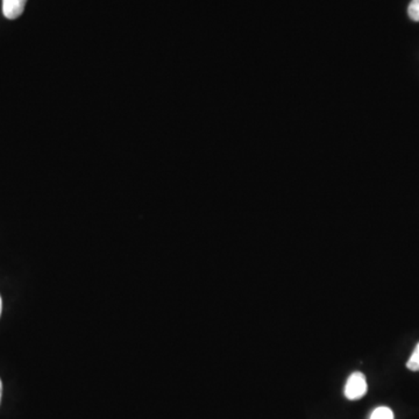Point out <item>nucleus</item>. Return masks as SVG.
I'll use <instances>...</instances> for the list:
<instances>
[{
	"instance_id": "1",
	"label": "nucleus",
	"mask_w": 419,
	"mask_h": 419,
	"mask_svg": "<svg viewBox=\"0 0 419 419\" xmlns=\"http://www.w3.org/2000/svg\"><path fill=\"white\" fill-rule=\"evenodd\" d=\"M367 380L365 375L360 372L353 373L347 380L346 387H345V396L349 400H360L367 394Z\"/></svg>"
},
{
	"instance_id": "2",
	"label": "nucleus",
	"mask_w": 419,
	"mask_h": 419,
	"mask_svg": "<svg viewBox=\"0 0 419 419\" xmlns=\"http://www.w3.org/2000/svg\"><path fill=\"white\" fill-rule=\"evenodd\" d=\"M27 0H3V13L7 19H18L25 11Z\"/></svg>"
},
{
	"instance_id": "3",
	"label": "nucleus",
	"mask_w": 419,
	"mask_h": 419,
	"mask_svg": "<svg viewBox=\"0 0 419 419\" xmlns=\"http://www.w3.org/2000/svg\"><path fill=\"white\" fill-rule=\"evenodd\" d=\"M371 419H394V413L389 408L378 407L373 411Z\"/></svg>"
},
{
	"instance_id": "4",
	"label": "nucleus",
	"mask_w": 419,
	"mask_h": 419,
	"mask_svg": "<svg viewBox=\"0 0 419 419\" xmlns=\"http://www.w3.org/2000/svg\"><path fill=\"white\" fill-rule=\"evenodd\" d=\"M408 369L413 372H419V343H417L416 348L413 352V356L407 362Z\"/></svg>"
},
{
	"instance_id": "5",
	"label": "nucleus",
	"mask_w": 419,
	"mask_h": 419,
	"mask_svg": "<svg viewBox=\"0 0 419 419\" xmlns=\"http://www.w3.org/2000/svg\"><path fill=\"white\" fill-rule=\"evenodd\" d=\"M408 14L410 19L413 21H419V0H413L408 7Z\"/></svg>"
},
{
	"instance_id": "6",
	"label": "nucleus",
	"mask_w": 419,
	"mask_h": 419,
	"mask_svg": "<svg viewBox=\"0 0 419 419\" xmlns=\"http://www.w3.org/2000/svg\"><path fill=\"white\" fill-rule=\"evenodd\" d=\"M1 395H3V382L0 380V402H1Z\"/></svg>"
},
{
	"instance_id": "7",
	"label": "nucleus",
	"mask_w": 419,
	"mask_h": 419,
	"mask_svg": "<svg viewBox=\"0 0 419 419\" xmlns=\"http://www.w3.org/2000/svg\"><path fill=\"white\" fill-rule=\"evenodd\" d=\"M1 310H3V302H1V297H0V316H1Z\"/></svg>"
}]
</instances>
